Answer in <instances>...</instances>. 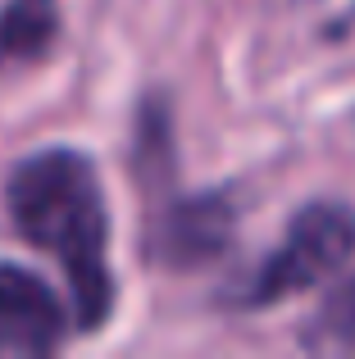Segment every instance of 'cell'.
<instances>
[{"label":"cell","mask_w":355,"mask_h":359,"mask_svg":"<svg viewBox=\"0 0 355 359\" xmlns=\"http://www.w3.org/2000/svg\"><path fill=\"white\" fill-rule=\"evenodd\" d=\"M5 201L18 237L60 259L73 318L82 327H100L114 309V278L105 264L109 214L91 159L69 146L36 150L9 173Z\"/></svg>","instance_id":"1"},{"label":"cell","mask_w":355,"mask_h":359,"mask_svg":"<svg viewBox=\"0 0 355 359\" xmlns=\"http://www.w3.org/2000/svg\"><path fill=\"white\" fill-rule=\"evenodd\" d=\"M351 255H355V205L314 201L292 219L287 237L264 255V264L241 282L237 305L264 309L296 296V291H310L328 282L337 269H347Z\"/></svg>","instance_id":"2"},{"label":"cell","mask_w":355,"mask_h":359,"mask_svg":"<svg viewBox=\"0 0 355 359\" xmlns=\"http://www.w3.org/2000/svg\"><path fill=\"white\" fill-rule=\"evenodd\" d=\"M237 232V205L228 191H205L173 201L151 223V255L164 269H201L219 259Z\"/></svg>","instance_id":"3"},{"label":"cell","mask_w":355,"mask_h":359,"mask_svg":"<svg viewBox=\"0 0 355 359\" xmlns=\"http://www.w3.org/2000/svg\"><path fill=\"white\" fill-rule=\"evenodd\" d=\"M69 332V309L23 264L0 259V355H51Z\"/></svg>","instance_id":"4"},{"label":"cell","mask_w":355,"mask_h":359,"mask_svg":"<svg viewBox=\"0 0 355 359\" xmlns=\"http://www.w3.org/2000/svg\"><path fill=\"white\" fill-rule=\"evenodd\" d=\"M55 41H60L55 0H5V9H0V69L46 60Z\"/></svg>","instance_id":"5"},{"label":"cell","mask_w":355,"mask_h":359,"mask_svg":"<svg viewBox=\"0 0 355 359\" xmlns=\"http://www.w3.org/2000/svg\"><path fill=\"white\" fill-rule=\"evenodd\" d=\"M305 346L310 351H355V278H347L305 323Z\"/></svg>","instance_id":"6"},{"label":"cell","mask_w":355,"mask_h":359,"mask_svg":"<svg viewBox=\"0 0 355 359\" xmlns=\"http://www.w3.org/2000/svg\"><path fill=\"white\" fill-rule=\"evenodd\" d=\"M164 173H173V141H169V114L160 100H146L137 114V182L160 187Z\"/></svg>","instance_id":"7"}]
</instances>
